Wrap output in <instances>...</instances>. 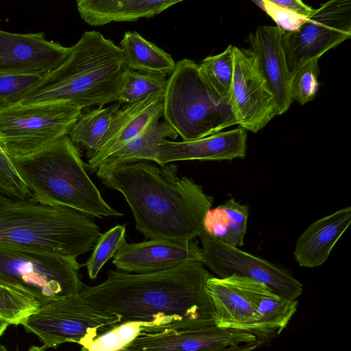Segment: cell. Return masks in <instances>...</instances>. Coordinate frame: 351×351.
<instances>
[{
    "mask_svg": "<svg viewBox=\"0 0 351 351\" xmlns=\"http://www.w3.org/2000/svg\"><path fill=\"white\" fill-rule=\"evenodd\" d=\"M178 166L138 161L114 166L97 176L119 191L128 204L135 227L148 239L191 241L202 233L213 197Z\"/></svg>",
    "mask_w": 351,
    "mask_h": 351,
    "instance_id": "2",
    "label": "cell"
},
{
    "mask_svg": "<svg viewBox=\"0 0 351 351\" xmlns=\"http://www.w3.org/2000/svg\"><path fill=\"white\" fill-rule=\"evenodd\" d=\"M43 76L33 73H1L0 111L19 104Z\"/></svg>",
    "mask_w": 351,
    "mask_h": 351,
    "instance_id": "32",
    "label": "cell"
},
{
    "mask_svg": "<svg viewBox=\"0 0 351 351\" xmlns=\"http://www.w3.org/2000/svg\"><path fill=\"white\" fill-rule=\"evenodd\" d=\"M0 194L27 200L32 193L16 171L12 159L0 143Z\"/></svg>",
    "mask_w": 351,
    "mask_h": 351,
    "instance_id": "34",
    "label": "cell"
},
{
    "mask_svg": "<svg viewBox=\"0 0 351 351\" xmlns=\"http://www.w3.org/2000/svg\"><path fill=\"white\" fill-rule=\"evenodd\" d=\"M152 327L146 322H123L99 335L82 347L87 351H118L134 341L145 328Z\"/></svg>",
    "mask_w": 351,
    "mask_h": 351,
    "instance_id": "29",
    "label": "cell"
},
{
    "mask_svg": "<svg viewBox=\"0 0 351 351\" xmlns=\"http://www.w3.org/2000/svg\"><path fill=\"white\" fill-rule=\"evenodd\" d=\"M164 93L161 92L138 101L125 104L114 114L97 149L88 158L89 170L96 171L99 165L149 125L163 117Z\"/></svg>",
    "mask_w": 351,
    "mask_h": 351,
    "instance_id": "16",
    "label": "cell"
},
{
    "mask_svg": "<svg viewBox=\"0 0 351 351\" xmlns=\"http://www.w3.org/2000/svg\"><path fill=\"white\" fill-rule=\"evenodd\" d=\"M121 108L119 102L98 107L81 115L68 136L77 147L87 151V158L99 147L114 113Z\"/></svg>",
    "mask_w": 351,
    "mask_h": 351,
    "instance_id": "26",
    "label": "cell"
},
{
    "mask_svg": "<svg viewBox=\"0 0 351 351\" xmlns=\"http://www.w3.org/2000/svg\"><path fill=\"white\" fill-rule=\"evenodd\" d=\"M120 324L119 316L88 304L77 295L40 306L21 325L47 349L66 342L82 346Z\"/></svg>",
    "mask_w": 351,
    "mask_h": 351,
    "instance_id": "9",
    "label": "cell"
},
{
    "mask_svg": "<svg viewBox=\"0 0 351 351\" xmlns=\"http://www.w3.org/2000/svg\"><path fill=\"white\" fill-rule=\"evenodd\" d=\"M167 78L163 75L143 73L125 69L119 103L129 104L138 101L149 96L165 92Z\"/></svg>",
    "mask_w": 351,
    "mask_h": 351,
    "instance_id": "27",
    "label": "cell"
},
{
    "mask_svg": "<svg viewBox=\"0 0 351 351\" xmlns=\"http://www.w3.org/2000/svg\"><path fill=\"white\" fill-rule=\"evenodd\" d=\"M101 234L84 213L0 194V245L76 259Z\"/></svg>",
    "mask_w": 351,
    "mask_h": 351,
    "instance_id": "4",
    "label": "cell"
},
{
    "mask_svg": "<svg viewBox=\"0 0 351 351\" xmlns=\"http://www.w3.org/2000/svg\"><path fill=\"white\" fill-rule=\"evenodd\" d=\"M40 304L36 300L19 291L0 284V317L10 325H19Z\"/></svg>",
    "mask_w": 351,
    "mask_h": 351,
    "instance_id": "30",
    "label": "cell"
},
{
    "mask_svg": "<svg viewBox=\"0 0 351 351\" xmlns=\"http://www.w3.org/2000/svg\"><path fill=\"white\" fill-rule=\"evenodd\" d=\"M230 276L261 315L268 339L279 335L296 313L298 300L282 297L265 284L251 278Z\"/></svg>",
    "mask_w": 351,
    "mask_h": 351,
    "instance_id": "22",
    "label": "cell"
},
{
    "mask_svg": "<svg viewBox=\"0 0 351 351\" xmlns=\"http://www.w3.org/2000/svg\"><path fill=\"white\" fill-rule=\"evenodd\" d=\"M283 32L277 26L262 25L248 36L249 49L275 98L278 115L286 112L293 101L291 77L282 45Z\"/></svg>",
    "mask_w": 351,
    "mask_h": 351,
    "instance_id": "17",
    "label": "cell"
},
{
    "mask_svg": "<svg viewBox=\"0 0 351 351\" xmlns=\"http://www.w3.org/2000/svg\"><path fill=\"white\" fill-rule=\"evenodd\" d=\"M12 161L40 204L66 207L99 218L123 215L104 199L86 171L78 148L68 136Z\"/></svg>",
    "mask_w": 351,
    "mask_h": 351,
    "instance_id": "5",
    "label": "cell"
},
{
    "mask_svg": "<svg viewBox=\"0 0 351 351\" xmlns=\"http://www.w3.org/2000/svg\"><path fill=\"white\" fill-rule=\"evenodd\" d=\"M351 36V1L330 0L315 9L296 31L283 32L282 45L291 77Z\"/></svg>",
    "mask_w": 351,
    "mask_h": 351,
    "instance_id": "10",
    "label": "cell"
},
{
    "mask_svg": "<svg viewBox=\"0 0 351 351\" xmlns=\"http://www.w3.org/2000/svg\"><path fill=\"white\" fill-rule=\"evenodd\" d=\"M215 310V325L256 336L263 344L268 338L262 318L231 276H211L205 285Z\"/></svg>",
    "mask_w": 351,
    "mask_h": 351,
    "instance_id": "18",
    "label": "cell"
},
{
    "mask_svg": "<svg viewBox=\"0 0 351 351\" xmlns=\"http://www.w3.org/2000/svg\"><path fill=\"white\" fill-rule=\"evenodd\" d=\"M198 65L210 85L229 100L234 71L233 46L229 45L223 52L205 58Z\"/></svg>",
    "mask_w": 351,
    "mask_h": 351,
    "instance_id": "28",
    "label": "cell"
},
{
    "mask_svg": "<svg viewBox=\"0 0 351 351\" xmlns=\"http://www.w3.org/2000/svg\"><path fill=\"white\" fill-rule=\"evenodd\" d=\"M203 263L218 278L232 275L261 282L278 295L295 300L302 295L303 286L292 274L267 260L227 245L204 231L199 236Z\"/></svg>",
    "mask_w": 351,
    "mask_h": 351,
    "instance_id": "11",
    "label": "cell"
},
{
    "mask_svg": "<svg viewBox=\"0 0 351 351\" xmlns=\"http://www.w3.org/2000/svg\"><path fill=\"white\" fill-rule=\"evenodd\" d=\"M119 47L127 69L169 77L175 69L170 54L135 31L126 32Z\"/></svg>",
    "mask_w": 351,
    "mask_h": 351,
    "instance_id": "24",
    "label": "cell"
},
{
    "mask_svg": "<svg viewBox=\"0 0 351 351\" xmlns=\"http://www.w3.org/2000/svg\"><path fill=\"white\" fill-rule=\"evenodd\" d=\"M71 47L47 40L43 32L18 34L0 29V74L45 75L68 57Z\"/></svg>",
    "mask_w": 351,
    "mask_h": 351,
    "instance_id": "14",
    "label": "cell"
},
{
    "mask_svg": "<svg viewBox=\"0 0 351 351\" xmlns=\"http://www.w3.org/2000/svg\"><path fill=\"white\" fill-rule=\"evenodd\" d=\"M187 262H203L202 248L195 240L152 239L123 242L112 263L127 273L147 274L169 269Z\"/></svg>",
    "mask_w": 351,
    "mask_h": 351,
    "instance_id": "15",
    "label": "cell"
},
{
    "mask_svg": "<svg viewBox=\"0 0 351 351\" xmlns=\"http://www.w3.org/2000/svg\"><path fill=\"white\" fill-rule=\"evenodd\" d=\"M212 275L202 263L187 262L147 274L110 270L95 286L79 294L88 304L117 315L121 324L149 323L152 329L215 325V310L205 285Z\"/></svg>",
    "mask_w": 351,
    "mask_h": 351,
    "instance_id": "1",
    "label": "cell"
},
{
    "mask_svg": "<svg viewBox=\"0 0 351 351\" xmlns=\"http://www.w3.org/2000/svg\"><path fill=\"white\" fill-rule=\"evenodd\" d=\"M247 132L241 127L189 141L163 140L158 145V165L183 160H232L243 158Z\"/></svg>",
    "mask_w": 351,
    "mask_h": 351,
    "instance_id": "19",
    "label": "cell"
},
{
    "mask_svg": "<svg viewBox=\"0 0 351 351\" xmlns=\"http://www.w3.org/2000/svg\"><path fill=\"white\" fill-rule=\"evenodd\" d=\"M9 325L10 324L8 322L0 317V337L5 331Z\"/></svg>",
    "mask_w": 351,
    "mask_h": 351,
    "instance_id": "37",
    "label": "cell"
},
{
    "mask_svg": "<svg viewBox=\"0 0 351 351\" xmlns=\"http://www.w3.org/2000/svg\"><path fill=\"white\" fill-rule=\"evenodd\" d=\"M178 133L165 121H156L138 136L104 160L96 170L97 176L117 165L153 161L158 165V145L165 139H176Z\"/></svg>",
    "mask_w": 351,
    "mask_h": 351,
    "instance_id": "23",
    "label": "cell"
},
{
    "mask_svg": "<svg viewBox=\"0 0 351 351\" xmlns=\"http://www.w3.org/2000/svg\"><path fill=\"white\" fill-rule=\"evenodd\" d=\"M182 0H77V11L88 25L132 22L151 18Z\"/></svg>",
    "mask_w": 351,
    "mask_h": 351,
    "instance_id": "21",
    "label": "cell"
},
{
    "mask_svg": "<svg viewBox=\"0 0 351 351\" xmlns=\"http://www.w3.org/2000/svg\"><path fill=\"white\" fill-rule=\"evenodd\" d=\"M254 334L216 325L181 329L145 328L125 348L130 351H253Z\"/></svg>",
    "mask_w": 351,
    "mask_h": 351,
    "instance_id": "12",
    "label": "cell"
},
{
    "mask_svg": "<svg viewBox=\"0 0 351 351\" xmlns=\"http://www.w3.org/2000/svg\"><path fill=\"white\" fill-rule=\"evenodd\" d=\"M275 5L288 10L296 14L308 19L315 9L300 0H271Z\"/></svg>",
    "mask_w": 351,
    "mask_h": 351,
    "instance_id": "36",
    "label": "cell"
},
{
    "mask_svg": "<svg viewBox=\"0 0 351 351\" xmlns=\"http://www.w3.org/2000/svg\"><path fill=\"white\" fill-rule=\"evenodd\" d=\"M163 117L184 141L238 125L229 100L210 85L197 64L186 58L176 62L167 77Z\"/></svg>",
    "mask_w": 351,
    "mask_h": 351,
    "instance_id": "6",
    "label": "cell"
},
{
    "mask_svg": "<svg viewBox=\"0 0 351 351\" xmlns=\"http://www.w3.org/2000/svg\"><path fill=\"white\" fill-rule=\"evenodd\" d=\"M248 215V206L230 198L207 212L203 231L230 246H242L247 231Z\"/></svg>",
    "mask_w": 351,
    "mask_h": 351,
    "instance_id": "25",
    "label": "cell"
},
{
    "mask_svg": "<svg viewBox=\"0 0 351 351\" xmlns=\"http://www.w3.org/2000/svg\"><path fill=\"white\" fill-rule=\"evenodd\" d=\"M125 225H117L101 234L86 263L90 279H95L103 266L114 257L125 241Z\"/></svg>",
    "mask_w": 351,
    "mask_h": 351,
    "instance_id": "31",
    "label": "cell"
},
{
    "mask_svg": "<svg viewBox=\"0 0 351 351\" xmlns=\"http://www.w3.org/2000/svg\"><path fill=\"white\" fill-rule=\"evenodd\" d=\"M233 55L229 101L237 124L257 133L278 115L277 104L252 51L233 46Z\"/></svg>",
    "mask_w": 351,
    "mask_h": 351,
    "instance_id": "13",
    "label": "cell"
},
{
    "mask_svg": "<svg viewBox=\"0 0 351 351\" xmlns=\"http://www.w3.org/2000/svg\"><path fill=\"white\" fill-rule=\"evenodd\" d=\"M350 222V206L313 222L296 241L293 254L298 265L313 268L324 264Z\"/></svg>",
    "mask_w": 351,
    "mask_h": 351,
    "instance_id": "20",
    "label": "cell"
},
{
    "mask_svg": "<svg viewBox=\"0 0 351 351\" xmlns=\"http://www.w3.org/2000/svg\"><path fill=\"white\" fill-rule=\"evenodd\" d=\"M81 351H87V350L85 348L82 347ZM118 351H130V350H127L126 348H122V349H121V350H119Z\"/></svg>",
    "mask_w": 351,
    "mask_h": 351,
    "instance_id": "39",
    "label": "cell"
},
{
    "mask_svg": "<svg viewBox=\"0 0 351 351\" xmlns=\"http://www.w3.org/2000/svg\"><path fill=\"white\" fill-rule=\"evenodd\" d=\"M82 110L69 101H54L1 110L0 143L12 159L32 154L68 136Z\"/></svg>",
    "mask_w": 351,
    "mask_h": 351,
    "instance_id": "8",
    "label": "cell"
},
{
    "mask_svg": "<svg viewBox=\"0 0 351 351\" xmlns=\"http://www.w3.org/2000/svg\"><path fill=\"white\" fill-rule=\"evenodd\" d=\"M125 67L119 46L99 32L86 31L67 58L45 75L19 104L69 101L82 109L118 102Z\"/></svg>",
    "mask_w": 351,
    "mask_h": 351,
    "instance_id": "3",
    "label": "cell"
},
{
    "mask_svg": "<svg viewBox=\"0 0 351 351\" xmlns=\"http://www.w3.org/2000/svg\"><path fill=\"white\" fill-rule=\"evenodd\" d=\"M319 59H315L302 66L291 77V90L293 100L300 105L313 101L319 88Z\"/></svg>",
    "mask_w": 351,
    "mask_h": 351,
    "instance_id": "33",
    "label": "cell"
},
{
    "mask_svg": "<svg viewBox=\"0 0 351 351\" xmlns=\"http://www.w3.org/2000/svg\"><path fill=\"white\" fill-rule=\"evenodd\" d=\"M80 266L76 259L0 245V284L41 306L80 293Z\"/></svg>",
    "mask_w": 351,
    "mask_h": 351,
    "instance_id": "7",
    "label": "cell"
},
{
    "mask_svg": "<svg viewBox=\"0 0 351 351\" xmlns=\"http://www.w3.org/2000/svg\"><path fill=\"white\" fill-rule=\"evenodd\" d=\"M0 351H9L7 350L5 347H4L2 345H0ZM18 351V350H16ZM27 351H45V349L43 348V346L38 347V346H32L29 348V349Z\"/></svg>",
    "mask_w": 351,
    "mask_h": 351,
    "instance_id": "38",
    "label": "cell"
},
{
    "mask_svg": "<svg viewBox=\"0 0 351 351\" xmlns=\"http://www.w3.org/2000/svg\"><path fill=\"white\" fill-rule=\"evenodd\" d=\"M252 2L265 12L274 21L276 26L284 32L298 30L308 19L275 5L271 0H256Z\"/></svg>",
    "mask_w": 351,
    "mask_h": 351,
    "instance_id": "35",
    "label": "cell"
}]
</instances>
